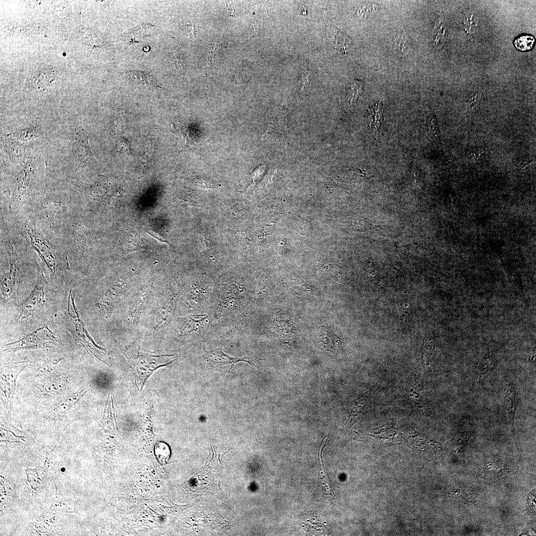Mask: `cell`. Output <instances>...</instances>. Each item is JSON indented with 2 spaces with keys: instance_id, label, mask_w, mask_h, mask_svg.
Masks as SVG:
<instances>
[{
  "instance_id": "6da1fadb",
  "label": "cell",
  "mask_w": 536,
  "mask_h": 536,
  "mask_svg": "<svg viewBox=\"0 0 536 536\" xmlns=\"http://www.w3.org/2000/svg\"><path fill=\"white\" fill-rule=\"evenodd\" d=\"M125 355L130 363L135 383L141 391L155 371L175 361L173 355L152 354L136 345L130 347Z\"/></svg>"
},
{
  "instance_id": "7a4b0ae2",
  "label": "cell",
  "mask_w": 536,
  "mask_h": 536,
  "mask_svg": "<svg viewBox=\"0 0 536 536\" xmlns=\"http://www.w3.org/2000/svg\"><path fill=\"white\" fill-rule=\"evenodd\" d=\"M68 313L70 318V331L75 342H76L77 340L80 341L87 351H90L93 355L103 362L99 355L100 350L103 349L97 346L87 332L75 305L71 291L70 292L68 299Z\"/></svg>"
},
{
  "instance_id": "3957f363",
  "label": "cell",
  "mask_w": 536,
  "mask_h": 536,
  "mask_svg": "<svg viewBox=\"0 0 536 536\" xmlns=\"http://www.w3.org/2000/svg\"><path fill=\"white\" fill-rule=\"evenodd\" d=\"M38 279L36 286L30 296L21 306L20 318L22 320L33 316L46 302L45 291L47 281L38 265Z\"/></svg>"
},
{
  "instance_id": "277c9868",
  "label": "cell",
  "mask_w": 536,
  "mask_h": 536,
  "mask_svg": "<svg viewBox=\"0 0 536 536\" xmlns=\"http://www.w3.org/2000/svg\"><path fill=\"white\" fill-rule=\"evenodd\" d=\"M56 341V337L54 333L47 326H44L33 332L28 334L24 338L19 340L5 345L8 346L16 344H19L17 347L6 349V350H14L21 349H31L41 348L46 345L51 343L53 341Z\"/></svg>"
},
{
  "instance_id": "5b68a950",
  "label": "cell",
  "mask_w": 536,
  "mask_h": 536,
  "mask_svg": "<svg viewBox=\"0 0 536 536\" xmlns=\"http://www.w3.org/2000/svg\"><path fill=\"white\" fill-rule=\"evenodd\" d=\"M58 78V72L50 66H43L36 69L29 78L31 86L38 90L44 89L54 83Z\"/></svg>"
},
{
  "instance_id": "8992f818",
  "label": "cell",
  "mask_w": 536,
  "mask_h": 536,
  "mask_svg": "<svg viewBox=\"0 0 536 536\" xmlns=\"http://www.w3.org/2000/svg\"><path fill=\"white\" fill-rule=\"evenodd\" d=\"M90 133L80 128L73 136V151L75 156L79 160H87L93 158L89 143Z\"/></svg>"
},
{
  "instance_id": "52a82bcc",
  "label": "cell",
  "mask_w": 536,
  "mask_h": 536,
  "mask_svg": "<svg viewBox=\"0 0 536 536\" xmlns=\"http://www.w3.org/2000/svg\"><path fill=\"white\" fill-rule=\"evenodd\" d=\"M207 359L213 366H217L218 368H224L226 366L227 369L229 371L233 366L239 362H247L251 364L250 362L244 359L231 358L225 354L221 348L216 349L209 352L206 351Z\"/></svg>"
},
{
  "instance_id": "ba28073f",
  "label": "cell",
  "mask_w": 536,
  "mask_h": 536,
  "mask_svg": "<svg viewBox=\"0 0 536 536\" xmlns=\"http://www.w3.org/2000/svg\"><path fill=\"white\" fill-rule=\"evenodd\" d=\"M505 407L510 422L513 425L517 410L516 391L514 383L510 380L505 381Z\"/></svg>"
},
{
  "instance_id": "9c48e42d",
  "label": "cell",
  "mask_w": 536,
  "mask_h": 536,
  "mask_svg": "<svg viewBox=\"0 0 536 536\" xmlns=\"http://www.w3.org/2000/svg\"><path fill=\"white\" fill-rule=\"evenodd\" d=\"M16 284V269L14 262H12L10 269L3 278L1 284L2 294L8 298L14 292Z\"/></svg>"
},
{
  "instance_id": "30bf717a",
  "label": "cell",
  "mask_w": 536,
  "mask_h": 536,
  "mask_svg": "<svg viewBox=\"0 0 536 536\" xmlns=\"http://www.w3.org/2000/svg\"><path fill=\"white\" fill-rule=\"evenodd\" d=\"M383 108L381 103L372 107L370 110L369 119L370 125L375 129V133H379L383 123Z\"/></svg>"
},
{
  "instance_id": "8fae6325",
  "label": "cell",
  "mask_w": 536,
  "mask_h": 536,
  "mask_svg": "<svg viewBox=\"0 0 536 536\" xmlns=\"http://www.w3.org/2000/svg\"><path fill=\"white\" fill-rule=\"evenodd\" d=\"M31 170H25L20 174L16 185L15 194L18 197H22L29 187L31 179Z\"/></svg>"
},
{
  "instance_id": "7c38bea8",
  "label": "cell",
  "mask_w": 536,
  "mask_h": 536,
  "mask_svg": "<svg viewBox=\"0 0 536 536\" xmlns=\"http://www.w3.org/2000/svg\"><path fill=\"white\" fill-rule=\"evenodd\" d=\"M535 43V40L532 36L522 35L515 40L514 44L518 51L525 52L532 50Z\"/></svg>"
},
{
  "instance_id": "4fadbf2b",
  "label": "cell",
  "mask_w": 536,
  "mask_h": 536,
  "mask_svg": "<svg viewBox=\"0 0 536 536\" xmlns=\"http://www.w3.org/2000/svg\"><path fill=\"white\" fill-rule=\"evenodd\" d=\"M170 450L168 445L162 442L158 443L155 447V454L159 462L165 465L170 456Z\"/></svg>"
},
{
  "instance_id": "5bb4252c",
  "label": "cell",
  "mask_w": 536,
  "mask_h": 536,
  "mask_svg": "<svg viewBox=\"0 0 536 536\" xmlns=\"http://www.w3.org/2000/svg\"><path fill=\"white\" fill-rule=\"evenodd\" d=\"M495 362L490 354L486 356L479 368L478 374L479 379L487 375L495 366Z\"/></svg>"
},
{
  "instance_id": "9a60e30c",
  "label": "cell",
  "mask_w": 536,
  "mask_h": 536,
  "mask_svg": "<svg viewBox=\"0 0 536 536\" xmlns=\"http://www.w3.org/2000/svg\"><path fill=\"white\" fill-rule=\"evenodd\" d=\"M363 83L360 79H356L350 86L348 100L351 105L356 102L359 96L362 94L363 90Z\"/></svg>"
},
{
  "instance_id": "2e32d148",
  "label": "cell",
  "mask_w": 536,
  "mask_h": 536,
  "mask_svg": "<svg viewBox=\"0 0 536 536\" xmlns=\"http://www.w3.org/2000/svg\"><path fill=\"white\" fill-rule=\"evenodd\" d=\"M206 315L192 316L187 317V323L185 329H189V331H193L196 326H199V324L203 323L207 319Z\"/></svg>"
},
{
  "instance_id": "e0dca14e",
  "label": "cell",
  "mask_w": 536,
  "mask_h": 536,
  "mask_svg": "<svg viewBox=\"0 0 536 536\" xmlns=\"http://www.w3.org/2000/svg\"><path fill=\"white\" fill-rule=\"evenodd\" d=\"M445 30L444 29L443 25L439 24L437 27L434 28L433 31V43L435 47L439 48L442 45L443 40L444 39Z\"/></svg>"
},
{
  "instance_id": "ac0fdd59",
  "label": "cell",
  "mask_w": 536,
  "mask_h": 536,
  "mask_svg": "<svg viewBox=\"0 0 536 536\" xmlns=\"http://www.w3.org/2000/svg\"><path fill=\"white\" fill-rule=\"evenodd\" d=\"M61 360L62 359H60L46 363L39 370V375L43 376L51 373Z\"/></svg>"
},
{
  "instance_id": "d6986e66",
  "label": "cell",
  "mask_w": 536,
  "mask_h": 536,
  "mask_svg": "<svg viewBox=\"0 0 536 536\" xmlns=\"http://www.w3.org/2000/svg\"><path fill=\"white\" fill-rule=\"evenodd\" d=\"M312 72L311 70H308L303 73L302 76L299 83V86L301 87V89L304 90L307 85L309 82L310 77L311 75Z\"/></svg>"
},
{
  "instance_id": "ffe728a7",
  "label": "cell",
  "mask_w": 536,
  "mask_h": 536,
  "mask_svg": "<svg viewBox=\"0 0 536 536\" xmlns=\"http://www.w3.org/2000/svg\"><path fill=\"white\" fill-rule=\"evenodd\" d=\"M186 32L191 39H194L196 38L197 34V29L195 26L192 23H188L186 26Z\"/></svg>"
}]
</instances>
